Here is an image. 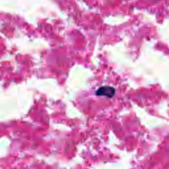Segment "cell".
Segmentation results:
<instances>
[{
	"label": "cell",
	"mask_w": 169,
	"mask_h": 169,
	"mask_svg": "<svg viewBox=\"0 0 169 169\" xmlns=\"http://www.w3.org/2000/svg\"><path fill=\"white\" fill-rule=\"evenodd\" d=\"M96 95L97 96H104L110 98L115 95V89L110 86H103L100 87L96 91Z\"/></svg>",
	"instance_id": "6da1fadb"
}]
</instances>
